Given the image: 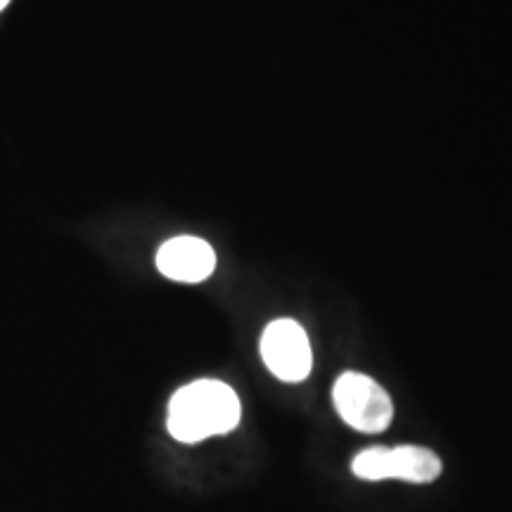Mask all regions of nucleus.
Wrapping results in <instances>:
<instances>
[{"instance_id":"5","label":"nucleus","mask_w":512,"mask_h":512,"mask_svg":"<svg viewBox=\"0 0 512 512\" xmlns=\"http://www.w3.org/2000/svg\"><path fill=\"white\" fill-rule=\"evenodd\" d=\"M157 268L178 283H202L214 273L216 254L207 240L181 235L159 247Z\"/></svg>"},{"instance_id":"2","label":"nucleus","mask_w":512,"mask_h":512,"mask_svg":"<svg viewBox=\"0 0 512 512\" xmlns=\"http://www.w3.org/2000/svg\"><path fill=\"white\" fill-rule=\"evenodd\" d=\"M358 479L382 482V479H401L411 484H430L441 475V460L432 448L425 446H373L361 451L351 463Z\"/></svg>"},{"instance_id":"3","label":"nucleus","mask_w":512,"mask_h":512,"mask_svg":"<svg viewBox=\"0 0 512 512\" xmlns=\"http://www.w3.org/2000/svg\"><path fill=\"white\" fill-rule=\"evenodd\" d=\"M335 408L351 430L363 434H380L392 425L394 406L382 384L363 373H344L332 389Z\"/></svg>"},{"instance_id":"1","label":"nucleus","mask_w":512,"mask_h":512,"mask_svg":"<svg viewBox=\"0 0 512 512\" xmlns=\"http://www.w3.org/2000/svg\"><path fill=\"white\" fill-rule=\"evenodd\" d=\"M240 422V399L219 380H197L178 389L169 403L171 437L183 444H197L209 437L228 434Z\"/></svg>"},{"instance_id":"4","label":"nucleus","mask_w":512,"mask_h":512,"mask_svg":"<svg viewBox=\"0 0 512 512\" xmlns=\"http://www.w3.org/2000/svg\"><path fill=\"white\" fill-rule=\"evenodd\" d=\"M261 358L278 380L302 382L313 368L309 335L297 320H273L261 335Z\"/></svg>"},{"instance_id":"6","label":"nucleus","mask_w":512,"mask_h":512,"mask_svg":"<svg viewBox=\"0 0 512 512\" xmlns=\"http://www.w3.org/2000/svg\"><path fill=\"white\" fill-rule=\"evenodd\" d=\"M10 0H0V10H5V5H8Z\"/></svg>"}]
</instances>
